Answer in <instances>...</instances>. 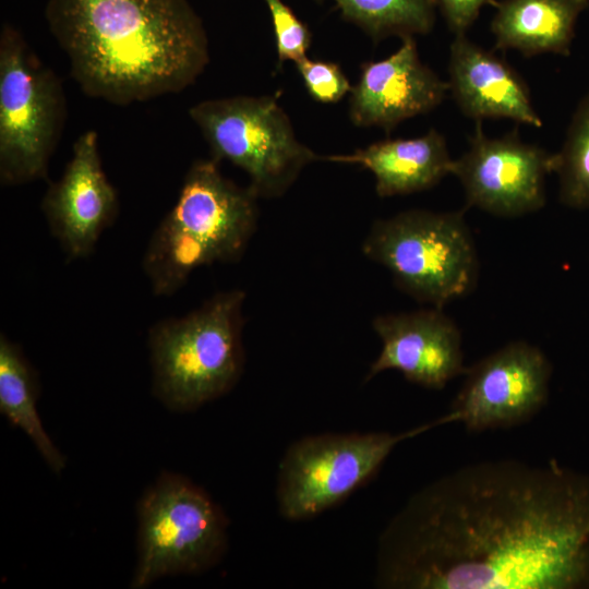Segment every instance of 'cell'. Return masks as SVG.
<instances>
[{
	"instance_id": "1",
	"label": "cell",
	"mask_w": 589,
	"mask_h": 589,
	"mask_svg": "<svg viewBox=\"0 0 589 589\" xmlns=\"http://www.w3.org/2000/svg\"><path fill=\"white\" fill-rule=\"evenodd\" d=\"M389 589L589 588V477L486 460L417 491L383 530Z\"/></svg>"
},
{
	"instance_id": "2",
	"label": "cell",
	"mask_w": 589,
	"mask_h": 589,
	"mask_svg": "<svg viewBox=\"0 0 589 589\" xmlns=\"http://www.w3.org/2000/svg\"><path fill=\"white\" fill-rule=\"evenodd\" d=\"M45 15L83 93L115 105L179 93L209 61L188 0H48Z\"/></svg>"
},
{
	"instance_id": "3",
	"label": "cell",
	"mask_w": 589,
	"mask_h": 589,
	"mask_svg": "<svg viewBox=\"0 0 589 589\" xmlns=\"http://www.w3.org/2000/svg\"><path fill=\"white\" fill-rule=\"evenodd\" d=\"M218 163L191 165L176 204L152 235L143 269L155 296H172L197 267L239 261L254 235L259 196L223 176Z\"/></svg>"
},
{
	"instance_id": "4",
	"label": "cell",
	"mask_w": 589,
	"mask_h": 589,
	"mask_svg": "<svg viewBox=\"0 0 589 589\" xmlns=\"http://www.w3.org/2000/svg\"><path fill=\"white\" fill-rule=\"evenodd\" d=\"M244 299L240 289L219 292L149 330L154 393L169 408L195 409L237 383L244 360Z\"/></svg>"
},
{
	"instance_id": "5",
	"label": "cell",
	"mask_w": 589,
	"mask_h": 589,
	"mask_svg": "<svg viewBox=\"0 0 589 589\" xmlns=\"http://www.w3.org/2000/svg\"><path fill=\"white\" fill-rule=\"evenodd\" d=\"M362 253L384 266L402 291L438 309L469 294L478 279L477 250L462 212L409 209L377 219Z\"/></svg>"
},
{
	"instance_id": "6",
	"label": "cell",
	"mask_w": 589,
	"mask_h": 589,
	"mask_svg": "<svg viewBox=\"0 0 589 589\" xmlns=\"http://www.w3.org/2000/svg\"><path fill=\"white\" fill-rule=\"evenodd\" d=\"M65 118L61 80L34 53L19 31L4 24L0 34L2 184L47 178Z\"/></svg>"
},
{
	"instance_id": "7",
	"label": "cell",
	"mask_w": 589,
	"mask_h": 589,
	"mask_svg": "<svg viewBox=\"0 0 589 589\" xmlns=\"http://www.w3.org/2000/svg\"><path fill=\"white\" fill-rule=\"evenodd\" d=\"M189 116L212 158L241 168L259 199L284 195L308 165L321 159L297 139L275 96L203 100L189 109Z\"/></svg>"
},
{
	"instance_id": "8",
	"label": "cell",
	"mask_w": 589,
	"mask_h": 589,
	"mask_svg": "<svg viewBox=\"0 0 589 589\" xmlns=\"http://www.w3.org/2000/svg\"><path fill=\"white\" fill-rule=\"evenodd\" d=\"M133 588L166 575L199 573L223 556L227 522L211 497L187 479L165 474L140 505Z\"/></svg>"
},
{
	"instance_id": "9",
	"label": "cell",
	"mask_w": 589,
	"mask_h": 589,
	"mask_svg": "<svg viewBox=\"0 0 589 589\" xmlns=\"http://www.w3.org/2000/svg\"><path fill=\"white\" fill-rule=\"evenodd\" d=\"M438 421L399 434L327 433L297 441L278 469L276 495L281 515L301 520L333 507L368 482L397 444L440 425Z\"/></svg>"
},
{
	"instance_id": "10",
	"label": "cell",
	"mask_w": 589,
	"mask_h": 589,
	"mask_svg": "<svg viewBox=\"0 0 589 589\" xmlns=\"http://www.w3.org/2000/svg\"><path fill=\"white\" fill-rule=\"evenodd\" d=\"M465 373L464 386L445 416L448 422L479 432L531 419L546 402L552 366L540 348L517 340Z\"/></svg>"
},
{
	"instance_id": "11",
	"label": "cell",
	"mask_w": 589,
	"mask_h": 589,
	"mask_svg": "<svg viewBox=\"0 0 589 589\" xmlns=\"http://www.w3.org/2000/svg\"><path fill=\"white\" fill-rule=\"evenodd\" d=\"M553 154L520 140L517 131L488 136L476 121L469 148L453 159L450 175L464 188L468 206L502 217L533 213L545 204V177Z\"/></svg>"
},
{
	"instance_id": "12",
	"label": "cell",
	"mask_w": 589,
	"mask_h": 589,
	"mask_svg": "<svg viewBox=\"0 0 589 589\" xmlns=\"http://www.w3.org/2000/svg\"><path fill=\"white\" fill-rule=\"evenodd\" d=\"M118 209L117 192L101 166L97 133L88 130L73 144L61 178L47 189L41 211L68 259L77 260L93 252Z\"/></svg>"
},
{
	"instance_id": "13",
	"label": "cell",
	"mask_w": 589,
	"mask_h": 589,
	"mask_svg": "<svg viewBox=\"0 0 589 589\" xmlns=\"http://www.w3.org/2000/svg\"><path fill=\"white\" fill-rule=\"evenodd\" d=\"M372 326L382 350L365 382L386 370H397L412 383L441 389L467 370L460 330L442 309L381 314Z\"/></svg>"
},
{
	"instance_id": "14",
	"label": "cell",
	"mask_w": 589,
	"mask_h": 589,
	"mask_svg": "<svg viewBox=\"0 0 589 589\" xmlns=\"http://www.w3.org/2000/svg\"><path fill=\"white\" fill-rule=\"evenodd\" d=\"M447 92L448 83L421 61L414 37L408 36L387 58L362 63L350 92L349 117L357 127L390 132L404 120L435 109Z\"/></svg>"
},
{
	"instance_id": "15",
	"label": "cell",
	"mask_w": 589,
	"mask_h": 589,
	"mask_svg": "<svg viewBox=\"0 0 589 589\" xmlns=\"http://www.w3.org/2000/svg\"><path fill=\"white\" fill-rule=\"evenodd\" d=\"M449 92L460 111L476 121L510 119L542 127L520 75L493 52L455 35L449 47Z\"/></svg>"
},
{
	"instance_id": "16",
	"label": "cell",
	"mask_w": 589,
	"mask_h": 589,
	"mask_svg": "<svg viewBox=\"0 0 589 589\" xmlns=\"http://www.w3.org/2000/svg\"><path fill=\"white\" fill-rule=\"evenodd\" d=\"M321 159L368 169L375 178L380 197L428 190L450 175L453 164L444 135L433 128L418 137L387 139L351 154Z\"/></svg>"
},
{
	"instance_id": "17",
	"label": "cell",
	"mask_w": 589,
	"mask_h": 589,
	"mask_svg": "<svg viewBox=\"0 0 589 589\" xmlns=\"http://www.w3.org/2000/svg\"><path fill=\"white\" fill-rule=\"evenodd\" d=\"M491 3L495 47L517 50L525 57L555 53L567 57L578 15L586 0H503Z\"/></svg>"
},
{
	"instance_id": "18",
	"label": "cell",
	"mask_w": 589,
	"mask_h": 589,
	"mask_svg": "<svg viewBox=\"0 0 589 589\" xmlns=\"http://www.w3.org/2000/svg\"><path fill=\"white\" fill-rule=\"evenodd\" d=\"M37 383L22 350L5 336L0 338V411L23 430L50 466L60 472L64 458L46 433L36 408Z\"/></svg>"
},
{
	"instance_id": "19",
	"label": "cell",
	"mask_w": 589,
	"mask_h": 589,
	"mask_svg": "<svg viewBox=\"0 0 589 589\" xmlns=\"http://www.w3.org/2000/svg\"><path fill=\"white\" fill-rule=\"evenodd\" d=\"M323 2L325 0H315ZM342 19L374 41L389 36L425 35L435 21L434 0H332Z\"/></svg>"
},
{
	"instance_id": "20",
	"label": "cell",
	"mask_w": 589,
	"mask_h": 589,
	"mask_svg": "<svg viewBox=\"0 0 589 589\" xmlns=\"http://www.w3.org/2000/svg\"><path fill=\"white\" fill-rule=\"evenodd\" d=\"M553 172L558 177L562 204L589 208V93L578 104L562 148L553 154Z\"/></svg>"
},
{
	"instance_id": "21",
	"label": "cell",
	"mask_w": 589,
	"mask_h": 589,
	"mask_svg": "<svg viewBox=\"0 0 589 589\" xmlns=\"http://www.w3.org/2000/svg\"><path fill=\"white\" fill-rule=\"evenodd\" d=\"M272 17L279 64L297 63L308 57L312 34L293 11L281 0H265Z\"/></svg>"
},
{
	"instance_id": "22",
	"label": "cell",
	"mask_w": 589,
	"mask_h": 589,
	"mask_svg": "<svg viewBox=\"0 0 589 589\" xmlns=\"http://www.w3.org/2000/svg\"><path fill=\"white\" fill-rule=\"evenodd\" d=\"M296 65L308 93L316 101L334 104L352 89L350 81L337 63L305 57Z\"/></svg>"
},
{
	"instance_id": "23",
	"label": "cell",
	"mask_w": 589,
	"mask_h": 589,
	"mask_svg": "<svg viewBox=\"0 0 589 589\" xmlns=\"http://www.w3.org/2000/svg\"><path fill=\"white\" fill-rule=\"evenodd\" d=\"M450 32L466 34L480 14L481 8L492 0H434Z\"/></svg>"
},
{
	"instance_id": "24",
	"label": "cell",
	"mask_w": 589,
	"mask_h": 589,
	"mask_svg": "<svg viewBox=\"0 0 589 589\" xmlns=\"http://www.w3.org/2000/svg\"><path fill=\"white\" fill-rule=\"evenodd\" d=\"M587 2H589V0H586Z\"/></svg>"
}]
</instances>
